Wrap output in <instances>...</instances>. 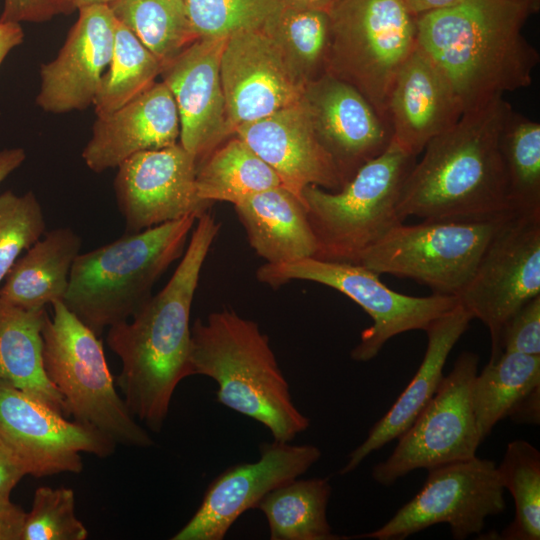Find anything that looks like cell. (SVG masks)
<instances>
[{
  "label": "cell",
  "instance_id": "7bdbcfd3",
  "mask_svg": "<svg viewBox=\"0 0 540 540\" xmlns=\"http://www.w3.org/2000/svg\"><path fill=\"white\" fill-rule=\"evenodd\" d=\"M24 476L22 467L0 443V495H10Z\"/></svg>",
  "mask_w": 540,
  "mask_h": 540
},
{
  "label": "cell",
  "instance_id": "9c48e42d",
  "mask_svg": "<svg viewBox=\"0 0 540 540\" xmlns=\"http://www.w3.org/2000/svg\"><path fill=\"white\" fill-rule=\"evenodd\" d=\"M512 212L483 220L400 223L366 249L357 264L379 275L415 280L435 294L456 297L472 277L490 239Z\"/></svg>",
  "mask_w": 540,
  "mask_h": 540
},
{
  "label": "cell",
  "instance_id": "d590c367",
  "mask_svg": "<svg viewBox=\"0 0 540 540\" xmlns=\"http://www.w3.org/2000/svg\"><path fill=\"white\" fill-rule=\"evenodd\" d=\"M196 38H227L262 29L280 0H185Z\"/></svg>",
  "mask_w": 540,
  "mask_h": 540
},
{
  "label": "cell",
  "instance_id": "8fae6325",
  "mask_svg": "<svg viewBox=\"0 0 540 540\" xmlns=\"http://www.w3.org/2000/svg\"><path fill=\"white\" fill-rule=\"evenodd\" d=\"M479 356L462 352L436 393L398 437L390 456L372 470L373 479L391 486L413 470H427L476 456L483 441L476 423L472 386L478 373Z\"/></svg>",
  "mask_w": 540,
  "mask_h": 540
},
{
  "label": "cell",
  "instance_id": "8d00e7d4",
  "mask_svg": "<svg viewBox=\"0 0 540 540\" xmlns=\"http://www.w3.org/2000/svg\"><path fill=\"white\" fill-rule=\"evenodd\" d=\"M46 232L45 216L36 195L0 194V285L23 250Z\"/></svg>",
  "mask_w": 540,
  "mask_h": 540
},
{
  "label": "cell",
  "instance_id": "d4e9b609",
  "mask_svg": "<svg viewBox=\"0 0 540 540\" xmlns=\"http://www.w3.org/2000/svg\"><path fill=\"white\" fill-rule=\"evenodd\" d=\"M250 246L266 263L314 257L317 243L304 203L284 186L252 194L234 205Z\"/></svg>",
  "mask_w": 540,
  "mask_h": 540
},
{
  "label": "cell",
  "instance_id": "603a6c76",
  "mask_svg": "<svg viewBox=\"0 0 540 540\" xmlns=\"http://www.w3.org/2000/svg\"><path fill=\"white\" fill-rule=\"evenodd\" d=\"M463 111L440 73L417 48L398 72L387 100L391 142L417 157Z\"/></svg>",
  "mask_w": 540,
  "mask_h": 540
},
{
  "label": "cell",
  "instance_id": "d6a6232c",
  "mask_svg": "<svg viewBox=\"0 0 540 540\" xmlns=\"http://www.w3.org/2000/svg\"><path fill=\"white\" fill-rule=\"evenodd\" d=\"M499 149L512 211L540 212L539 122L511 108L501 128Z\"/></svg>",
  "mask_w": 540,
  "mask_h": 540
},
{
  "label": "cell",
  "instance_id": "c3c4849f",
  "mask_svg": "<svg viewBox=\"0 0 540 540\" xmlns=\"http://www.w3.org/2000/svg\"><path fill=\"white\" fill-rule=\"evenodd\" d=\"M67 9V13L71 14L75 10L90 5H109L113 0H63Z\"/></svg>",
  "mask_w": 540,
  "mask_h": 540
},
{
  "label": "cell",
  "instance_id": "4dcf8cb0",
  "mask_svg": "<svg viewBox=\"0 0 540 540\" xmlns=\"http://www.w3.org/2000/svg\"><path fill=\"white\" fill-rule=\"evenodd\" d=\"M262 30L275 41L305 84L327 73L331 44L329 13L280 6Z\"/></svg>",
  "mask_w": 540,
  "mask_h": 540
},
{
  "label": "cell",
  "instance_id": "f546056e",
  "mask_svg": "<svg viewBox=\"0 0 540 540\" xmlns=\"http://www.w3.org/2000/svg\"><path fill=\"white\" fill-rule=\"evenodd\" d=\"M540 385V355L503 351L490 360L472 386V402L482 440L514 405Z\"/></svg>",
  "mask_w": 540,
  "mask_h": 540
},
{
  "label": "cell",
  "instance_id": "7402d4cb",
  "mask_svg": "<svg viewBox=\"0 0 540 540\" xmlns=\"http://www.w3.org/2000/svg\"><path fill=\"white\" fill-rule=\"evenodd\" d=\"M179 135L173 95L163 82H154L115 112L97 116L82 159L91 171L102 173L136 153L175 145Z\"/></svg>",
  "mask_w": 540,
  "mask_h": 540
},
{
  "label": "cell",
  "instance_id": "3957f363",
  "mask_svg": "<svg viewBox=\"0 0 540 540\" xmlns=\"http://www.w3.org/2000/svg\"><path fill=\"white\" fill-rule=\"evenodd\" d=\"M511 108L503 97L497 98L464 112L428 142L400 190L397 213L403 222L410 216L483 220L512 212L499 149Z\"/></svg>",
  "mask_w": 540,
  "mask_h": 540
},
{
  "label": "cell",
  "instance_id": "7c38bea8",
  "mask_svg": "<svg viewBox=\"0 0 540 540\" xmlns=\"http://www.w3.org/2000/svg\"><path fill=\"white\" fill-rule=\"evenodd\" d=\"M506 509L497 465L473 457L428 470L421 490L380 528L356 536L402 540L432 525L446 523L454 539L478 534L489 516Z\"/></svg>",
  "mask_w": 540,
  "mask_h": 540
},
{
  "label": "cell",
  "instance_id": "7a4b0ae2",
  "mask_svg": "<svg viewBox=\"0 0 540 540\" xmlns=\"http://www.w3.org/2000/svg\"><path fill=\"white\" fill-rule=\"evenodd\" d=\"M529 0H461L416 17V48L440 73L463 113L526 88L539 63L522 28Z\"/></svg>",
  "mask_w": 540,
  "mask_h": 540
},
{
  "label": "cell",
  "instance_id": "1f68e13d",
  "mask_svg": "<svg viewBox=\"0 0 540 540\" xmlns=\"http://www.w3.org/2000/svg\"><path fill=\"white\" fill-rule=\"evenodd\" d=\"M108 6L163 65L197 39L185 0H113Z\"/></svg>",
  "mask_w": 540,
  "mask_h": 540
},
{
  "label": "cell",
  "instance_id": "5bb4252c",
  "mask_svg": "<svg viewBox=\"0 0 540 540\" xmlns=\"http://www.w3.org/2000/svg\"><path fill=\"white\" fill-rule=\"evenodd\" d=\"M0 443L26 475L80 473L82 453L106 458L116 444L23 391L0 381Z\"/></svg>",
  "mask_w": 540,
  "mask_h": 540
},
{
  "label": "cell",
  "instance_id": "4316f807",
  "mask_svg": "<svg viewBox=\"0 0 540 540\" xmlns=\"http://www.w3.org/2000/svg\"><path fill=\"white\" fill-rule=\"evenodd\" d=\"M47 311H27L0 299V381L66 416L62 395L43 364L42 326Z\"/></svg>",
  "mask_w": 540,
  "mask_h": 540
},
{
  "label": "cell",
  "instance_id": "ac0fdd59",
  "mask_svg": "<svg viewBox=\"0 0 540 540\" xmlns=\"http://www.w3.org/2000/svg\"><path fill=\"white\" fill-rule=\"evenodd\" d=\"M301 101L343 186L391 143L389 122L354 86L330 73L306 83Z\"/></svg>",
  "mask_w": 540,
  "mask_h": 540
},
{
  "label": "cell",
  "instance_id": "277c9868",
  "mask_svg": "<svg viewBox=\"0 0 540 540\" xmlns=\"http://www.w3.org/2000/svg\"><path fill=\"white\" fill-rule=\"evenodd\" d=\"M193 375L218 384L219 403L263 424L275 441L290 442L310 425L294 404L269 338L230 309L191 326Z\"/></svg>",
  "mask_w": 540,
  "mask_h": 540
},
{
  "label": "cell",
  "instance_id": "f6af8a7d",
  "mask_svg": "<svg viewBox=\"0 0 540 540\" xmlns=\"http://www.w3.org/2000/svg\"><path fill=\"white\" fill-rule=\"evenodd\" d=\"M407 11L413 16L418 17L437 10L448 8L460 2L461 0H400Z\"/></svg>",
  "mask_w": 540,
  "mask_h": 540
},
{
  "label": "cell",
  "instance_id": "30bf717a",
  "mask_svg": "<svg viewBox=\"0 0 540 540\" xmlns=\"http://www.w3.org/2000/svg\"><path fill=\"white\" fill-rule=\"evenodd\" d=\"M257 279L271 287L306 280L331 287L358 304L372 319L352 349L354 361L375 358L386 342L411 330H426L438 317L458 304L455 296H409L388 288L379 274L357 263L332 262L313 257L281 264L265 263Z\"/></svg>",
  "mask_w": 540,
  "mask_h": 540
},
{
  "label": "cell",
  "instance_id": "e575fe53",
  "mask_svg": "<svg viewBox=\"0 0 540 540\" xmlns=\"http://www.w3.org/2000/svg\"><path fill=\"white\" fill-rule=\"evenodd\" d=\"M504 489L515 503L514 520L502 531L505 540L540 539V452L525 440L507 444L497 466Z\"/></svg>",
  "mask_w": 540,
  "mask_h": 540
},
{
  "label": "cell",
  "instance_id": "836d02e7",
  "mask_svg": "<svg viewBox=\"0 0 540 540\" xmlns=\"http://www.w3.org/2000/svg\"><path fill=\"white\" fill-rule=\"evenodd\" d=\"M163 68L162 62L116 20L113 52L94 100L97 116L109 115L147 90Z\"/></svg>",
  "mask_w": 540,
  "mask_h": 540
},
{
  "label": "cell",
  "instance_id": "cb8c5ba5",
  "mask_svg": "<svg viewBox=\"0 0 540 540\" xmlns=\"http://www.w3.org/2000/svg\"><path fill=\"white\" fill-rule=\"evenodd\" d=\"M472 319L458 303L428 326L427 348L418 370L366 439L349 454L341 474L352 472L368 455L398 438L414 422L440 386L446 360Z\"/></svg>",
  "mask_w": 540,
  "mask_h": 540
},
{
  "label": "cell",
  "instance_id": "5b68a950",
  "mask_svg": "<svg viewBox=\"0 0 540 540\" xmlns=\"http://www.w3.org/2000/svg\"><path fill=\"white\" fill-rule=\"evenodd\" d=\"M197 217L189 215L128 233L78 254L63 303L100 336L129 320L152 296V288L181 255Z\"/></svg>",
  "mask_w": 540,
  "mask_h": 540
},
{
  "label": "cell",
  "instance_id": "b9f144b4",
  "mask_svg": "<svg viewBox=\"0 0 540 540\" xmlns=\"http://www.w3.org/2000/svg\"><path fill=\"white\" fill-rule=\"evenodd\" d=\"M507 417L518 424L538 425L540 423V385L522 397Z\"/></svg>",
  "mask_w": 540,
  "mask_h": 540
},
{
  "label": "cell",
  "instance_id": "ab89813d",
  "mask_svg": "<svg viewBox=\"0 0 540 540\" xmlns=\"http://www.w3.org/2000/svg\"><path fill=\"white\" fill-rule=\"evenodd\" d=\"M59 14H68L63 0H4L0 22L41 23Z\"/></svg>",
  "mask_w": 540,
  "mask_h": 540
},
{
  "label": "cell",
  "instance_id": "52a82bcc",
  "mask_svg": "<svg viewBox=\"0 0 540 540\" xmlns=\"http://www.w3.org/2000/svg\"><path fill=\"white\" fill-rule=\"evenodd\" d=\"M415 159L391 142L340 190L305 187L302 200L317 243L313 258L358 263L366 249L403 223L397 202Z\"/></svg>",
  "mask_w": 540,
  "mask_h": 540
},
{
  "label": "cell",
  "instance_id": "d6986e66",
  "mask_svg": "<svg viewBox=\"0 0 540 540\" xmlns=\"http://www.w3.org/2000/svg\"><path fill=\"white\" fill-rule=\"evenodd\" d=\"M227 38H197L163 65L162 82L175 100L179 143L197 165L228 137L220 61Z\"/></svg>",
  "mask_w": 540,
  "mask_h": 540
},
{
  "label": "cell",
  "instance_id": "f35d334b",
  "mask_svg": "<svg viewBox=\"0 0 540 540\" xmlns=\"http://www.w3.org/2000/svg\"><path fill=\"white\" fill-rule=\"evenodd\" d=\"M501 352L540 355V295L523 304L503 325Z\"/></svg>",
  "mask_w": 540,
  "mask_h": 540
},
{
  "label": "cell",
  "instance_id": "4fadbf2b",
  "mask_svg": "<svg viewBox=\"0 0 540 540\" xmlns=\"http://www.w3.org/2000/svg\"><path fill=\"white\" fill-rule=\"evenodd\" d=\"M540 295V212H512L494 233L457 301L484 323L491 357L502 352L505 322L526 302Z\"/></svg>",
  "mask_w": 540,
  "mask_h": 540
},
{
  "label": "cell",
  "instance_id": "9a60e30c",
  "mask_svg": "<svg viewBox=\"0 0 540 540\" xmlns=\"http://www.w3.org/2000/svg\"><path fill=\"white\" fill-rule=\"evenodd\" d=\"M256 462L236 464L207 487L200 506L172 540H222L233 523L272 490L299 478L321 457L314 445L264 442Z\"/></svg>",
  "mask_w": 540,
  "mask_h": 540
},
{
  "label": "cell",
  "instance_id": "ffe728a7",
  "mask_svg": "<svg viewBox=\"0 0 540 540\" xmlns=\"http://www.w3.org/2000/svg\"><path fill=\"white\" fill-rule=\"evenodd\" d=\"M56 58L40 68L36 104L61 114L85 110L94 103L115 39L116 19L107 5L79 10Z\"/></svg>",
  "mask_w": 540,
  "mask_h": 540
},
{
  "label": "cell",
  "instance_id": "ee69618b",
  "mask_svg": "<svg viewBox=\"0 0 540 540\" xmlns=\"http://www.w3.org/2000/svg\"><path fill=\"white\" fill-rule=\"evenodd\" d=\"M24 41V32L19 23L0 22V66L7 55Z\"/></svg>",
  "mask_w": 540,
  "mask_h": 540
},
{
  "label": "cell",
  "instance_id": "bcb514c9",
  "mask_svg": "<svg viewBox=\"0 0 540 540\" xmlns=\"http://www.w3.org/2000/svg\"><path fill=\"white\" fill-rule=\"evenodd\" d=\"M26 159L23 148H6L0 150V183L19 168Z\"/></svg>",
  "mask_w": 540,
  "mask_h": 540
},
{
  "label": "cell",
  "instance_id": "2e32d148",
  "mask_svg": "<svg viewBox=\"0 0 540 540\" xmlns=\"http://www.w3.org/2000/svg\"><path fill=\"white\" fill-rule=\"evenodd\" d=\"M117 169L114 192L128 233L198 218L213 204L198 196L197 161L179 142L136 153Z\"/></svg>",
  "mask_w": 540,
  "mask_h": 540
},
{
  "label": "cell",
  "instance_id": "83f0119b",
  "mask_svg": "<svg viewBox=\"0 0 540 540\" xmlns=\"http://www.w3.org/2000/svg\"><path fill=\"white\" fill-rule=\"evenodd\" d=\"M328 479H295L269 492L257 505L272 540L349 539L332 532L327 519Z\"/></svg>",
  "mask_w": 540,
  "mask_h": 540
},
{
  "label": "cell",
  "instance_id": "60d3db41",
  "mask_svg": "<svg viewBox=\"0 0 540 540\" xmlns=\"http://www.w3.org/2000/svg\"><path fill=\"white\" fill-rule=\"evenodd\" d=\"M25 515L10 495H0V540H21Z\"/></svg>",
  "mask_w": 540,
  "mask_h": 540
},
{
  "label": "cell",
  "instance_id": "74e56055",
  "mask_svg": "<svg viewBox=\"0 0 540 540\" xmlns=\"http://www.w3.org/2000/svg\"><path fill=\"white\" fill-rule=\"evenodd\" d=\"M87 537V528L75 513L72 489L41 486L35 490L21 540H85Z\"/></svg>",
  "mask_w": 540,
  "mask_h": 540
},
{
  "label": "cell",
  "instance_id": "681fc988",
  "mask_svg": "<svg viewBox=\"0 0 540 540\" xmlns=\"http://www.w3.org/2000/svg\"><path fill=\"white\" fill-rule=\"evenodd\" d=\"M530 2H532L534 5H536L537 7H539V0H529Z\"/></svg>",
  "mask_w": 540,
  "mask_h": 540
},
{
  "label": "cell",
  "instance_id": "f1b7e54d",
  "mask_svg": "<svg viewBox=\"0 0 540 540\" xmlns=\"http://www.w3.org/2000/svg\"><path fill=\"white\" fill-rule=\"evenodd\" d=\"M280 185L275 171L236 135L197 165V194L211 203L235 205L252 194Z\"/></svg>",
  "mask_w": 540,
  "mask_h": 540
},
{
  "label": "cell",
  "instance_id": "484cf974",
  "mask_svg": "<svg viewBox=\"0 0 540 540\" xmlns=\"http://www.w3.org/2000/svg\"><path fill=\"white\" fill-rule=\"evenodd\" d=\"M81 243L69 227L45 232L10 268L0 285V299L27 311L63 301Z\"/></svg>",
  "mask_w": 540,
  "mask_h": 540
},
{
  "label": "cell",
  "instance_id": "8992f818",
  "mask_svg": "<svg viewBox=\"0 0 540 540\" xmlns=\"http://www.w3.org/2000/svg\"><path fill=\"white\" fill-rule=\"evenodd\" d=\"M51 306L52 315L46 313L42 326L43 364L64 399L66 416H73L116 445L152 446V437L116 390L99 336L63 301Z\"/></svg>",
  "mask_w": 540,
  "mask_h": 540
},
{
  "label": "cell",
  "instance_id": "e0dca14e",
  "mask_svg": "<svg viewBox=\"0 0 540 540\" xmlns=\"http://www.w3.org/2000/svg\"><path fill=\"white\" fill-rule=\"evenodd\" d=\"M220 78L230 134L242 124L299 102L306 85L262 29L227 37Z\"/></svg>",
  "mask_w": 540,
  "mask_h": 540
},
{
  "label": "cell",
  "instance_id": "6da1fadb",
  "mask_svg": "<svg viewBox=\"0 0 540 540\" xmlns=\"http://www.w3.org/2000/svg\"><path fill=\"white\" fill-rule=\"evenodd\" d=\"M220 224L208 210L196 220L173 275L127 321L108 328L119 357L117 386L131 414L160 432L178 384L192 376L190 313L202 266Z\"/></svg>",
  "mask_w": 540,
  "mask_h": 540
},
{
  "label": "cell",
  "instance_id": "44dd1931",
  "mask_svg": "<svg viewBox=\"0 0 540 540\" xmlns=\"http://www.w3.org/2000/svg\"><path fill=\"white\" fill-rule=\"evenodd\" d=\"M234 135L275 171L282 186L301 200L303 189L309 185L329 191L343 187L301 99L267 117L238 126Z\"/></svg>",
  "mask_w": 540,
  "mask_h": 540
},
{
  "label": "cell",
  "instance_id": "7dc6e473",
  "mask_svg": "<svg viewBox=\"0 0 540 540\" xmlns=\"http://www.w3.org/2000/svg\"><path fill=\"white\" fill-rule=\"evenodd\" d=\"M341 0H280V6L330 13Z\"/></svg>",
  "mask_w": 540,
  "mask_h": 540
},
{
  "label": "cell",
  "instance_id": "ba28073f",
  "mask_svg": "<svg viewBox=\"0 0 540 540\" xmlns=\"http://www.w3.org/2000/svg\"><path fill=\"white\" fill-rule=\"evenodd\" d=\"M327 73L354 86L389 122L393 82L416 48V19L400 0H341L329 13Z\"/></svg>",
  "mask_w": 540,
  "mask_h": 540
}]
</instances>
